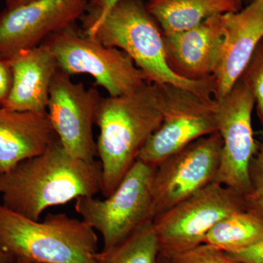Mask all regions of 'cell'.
Returning <instances> with one entry per match:
<instances>
[{"mask_svg": "<svg viewBox=\"0 0 263 263\" xmlns=\"http://www.w3.org/2000/svg\"><path fill=\"white\" fill-rule=\"evenodd\" d=\"M155 169L138 160L110 196L104 200L94 196L76 199V212L84 222L100 232L102 250L112 248L143 224L153 221Z\"/></svg>", "mask_w": 263, "mask_h": 263, "instance_id": "obj_6", "label": "cell"}, {"mask_svg": "<svg viewBox=\"0 0 263 263\" xmlns=\"http://www.w3.org/2000/svg\"><path fill=\"white\" fill-rule=\"evenodd\" d=\"M101 100L95 88L86 89L60 69L52 80L48 117L62 146L76 158L91 162L98 155L93 126Z\"/></svg>", "mask_w": 263, "mask_h": 263, "instance_id": "obj_11", "label": "cell"}, {"mask_svg": "<svg viewBox=\"0 0 263 263\" xmlns=\"http://www.w3.org/2000/svg\"><path fill=\"white\" fill-rule=\"evenodd\" d=\"M167 259L171 263H241L224 251L206 243Z\"/></svg>", "mask_w": 263, "mask_h": 263, "instance_id": "obj_22", "label": "cell"}, {"mask_svg": "<svg viewBox=\"0 0 263 263\" xmlns=\"http://www.w3.org/2000/svg\"><path fill=\"white\" fill-rule=\"evenodd\" d=\"M216 101L217 131L222 140L220 165L214 182L245 195L248 193L249 170L258 146L254 138V100L240 80Z\"/></svg>", "mask_w": 263, "mask_h": 263, "instance_id": "obj_10", "label": "cell"}, {"mask_svg": "<svg viewBox=\"0 0 263 263\" xmlns=\"http://www.w3.org/2000/svg\"><path fill=\"white\" fill-rule=\"evenodd\" d=\"M248 193L243 195L246 209L263 219V141L251 162Z\"/></svg>", "mask_w": 263, "mask_h": 263, "instance_id": "obj_21", "label": "cell"}, {"mask_svg": "<svg viewBox=\"0 0 263 263\" xmlns=\"http://www.w3.org/2000/svg\"><path fill=\"white\" fill-rule=\"evenodd\" d=\"M57 138L47 112L0 108V174L41 155Z\"/></svg>", "mask_w": 263, "mask_h": 263, "instance_id": "obj_16", "label": "cell"}, {"mask_svg": "<svg viewBox=\"0 0 263 263\" xmlns=\"http://www.w3.org/2000/svg\"><path fill=\"white\" fill-rule=\"evenodd\" d=\"M222 41L221 15L187 30L164 34L166 62L174 74L185 80L209 79L215 71Z\"/></svg>", "mask_w": 263, "mask_h": 263, "instance_id": "obj_14", "label": "cell"}, {"mask_svg": "<svg viewBox=\"0 0 263 263\" xmlns=\"http://www.w3.org/2000/svg\"><path fill=\"white\" fill-rule=\"evenodd\" d=\"M251 1H252V0H243V3H245V4L247 5L250 3Z\"/></svg>", "mask_w": 263, "mask_h": 263, "instance_id": "obj_30", "label": "cell"}, {"mask_svg": "<svg viewBox=\"0 0 263 263\" xmlns=\"http://www.w3.org/2000/svg\"><path fill=\"white\" fill-rule=\"evenodd\" d=\"M221 151L222 140L216 132L190 143L155 167L152 180L154 219L214 182Z\"/></svg>", "mask_w": 263, "mask_h": 263, "instance_id": "obj_9", "label": "cell"}, {"mask_svg": "<svg viewBox=\"0 0 263 263\" xmlns=\"http://www.w3.org/2000/svg\"><path fill=\"white\" fill-rule=\"evenodd\" d=\"M26 261V260H25ZM27 262L28 263H37V262H28V261H27Z\"/></svg>", "mask_w": 263, "mask_h": 263, "instance_id": "obj_31", "label": "cell"}, {"mask_svg": "<svg viewBox=\"0 0 263 263\" xmlns=\"http://www.w3.org/2000/svg\"><path fill=\"white\" fill-rule=\"evenodd\" d=\"M0 263H15V259L0 249Z\"/></svg>", "mask_w": 263, "mask_h": 263, "instance_id": "obj_27", "label": "cell"}, {"mask_svg": "<svg viewBox=\"0 0 263 263\" xmlns=\"http://www.w3.org/2000/svg\"><path fill=\"white\" fill-rule=\"evenodd\" d=\"M13 83V71L10 60L0 58V108L9 97Z\"/></svg>", "mask_w": 263, "mask_h": 263, "instance_id": "obj_24", "label": "cell"}, {"mask_svg": "<svg viewBox=\"0 0 263 263\" xmlns=\"http://www.w3.org/2000/svg\"><path fill=\"white\" fill-rule=\"evenodd\" d=\"M160 247L153 221L143 224L117 245L96 254L98 263H158Z\"/></svg>", "mask_w": 263, "mask_h": 263, "instance_id": "obj_19", "label": "cell"}, {"mask_svg": "<svg viewBox=\"0 0 263 263\" xmlns=\"http://www.w3.org/2000/svg\"><path fill=\"white\" fill-rule=\"evenodd\" d=\"M88 0H35L0 12V58L11 60L37 47L45 40L86 13Z\"/></svg>", "mask_w": 263, "mask_h": 263, "instance_id": "obj_12", "label": "cell"}, {"mask_svg": "<svg viewBox=\"0 0 263 263\" xmlns=\"http://www.w3.org/2000/svg\"><path fill=\"white\" fill-rule=\"evenodd\" d=\"M0 249L31 262L98 263V238L82 219L50 214L34 221L0 203Z\"/></svg>", "mask_w": 263, "mask_h": 263, "instance_id": "obj_4", "label": "cell"}, {"mask_svg": "<svg viewBox=\"0 0 263 263\" xmlns=\"http://www.w3.org/2000/svg\"><path fill=\"white\" fill-rule=\"evenodd\" d=\"M15 263H28L27 261L22 259H15Z\"/></svg>", "mask_w": 263, "mask_h": 263, "instance_id": "obj_29", "label": "cell"}, {"mask_svg": "<svg viewBox=\"0 0 263 263\" xmlns=\"http://www.w3.org/2000/svg\"><path fill=\"white\" fill-rule=\"evenodd\" d=\"M33 1H35V0H5L6 8H9V9L28 4Z\"/></svg>", "mask_w": 263, "mask_h": 263, "instance_id": "obj_26", "label": "cell"}, {"mask_svg": "<svg viewBox=\"0 0 263 263\" xmlns=\"http://www.w3.org/2000/svg\"><path fill=\"white\" fill-rule=\"evenodd\" d=\"M43 43L51 48L60 70L91 76L109 96L127 95L147 82L127 53L90 37L77 23L48 36Z\"/></svg>", "mask_w": 263, "mask_h": 263, "instance_id": "obj_5", "label": "cell"}, {"mask_svg": "<svg viewBox=\"0 0 263 263\" xmlns=\"http://www.w3.org/2000/svg\"><path fill=\"white\" fill-rule=\"evenodd\" d=\"M243 209V195L220 183H210L155 218L160 255L169 259L202 245L219 221Z\"/></svg>", "mask_w": 263, "mask_h": 263, "instance_id": "obj_7", "label": "cell"}, {"mask_svg": "<svg viewBox=\"0 0 263 263\" xmlns=\"http://www.w3.org/2000/svg\"><path fill=\"white\" fill-rule=\"evenodd\" d=\"M163 98L159 85L146 82L127 95L102 98L97 116V151L103 171L101 193L110 196L138 160L160 127Z\"/></svg>", "mask_w": 263, "mask_h": 263, "instance_id": "obj_2", "label": "cell"}, {"mask_svg": "<svg viewBox=\"0 0 263 263\" xmlns=\"http://www.w3.org/2000/svg\"><path fill=\"white\" fill-rule=\"evenodd\" d=\"M122 0H88L86 13L81 18V28L89 34L105 18L110 10Z\"/></svg>", "mask_w": 263, "mask_h": 263, "instance_id": "obj_23", "label": "cell"}, {"mask_svg": "<svg viewBox=\"0 0 263 263\" xmlns=\"http://www.w3.org/2000/svg\"><path fill=\"white\" fill-rule=\"evenodd\" d=\"M228 254L241 263H263V239L249 248Z\"/></svg>", "mask_w": 263, "mask_h": 263, "instance_id": "obj_25", "label": "cell"}, {"mask_svg": "<svg viewBox=\"0 0 263 263\" xmlns=\"http://www.w3.org/2000/svg\"><path fill=\"white\" fill-rule=\"evenodd\" d=\"M100 162L70 155L57 138L41 155L0 174L2 205L39 221L46 209L101 193Z\"/></svg>", "mask_w": 263, "mask_h": 263, "instance_id": "obj_1", "label": "cell"}, {"mask_svg": "<svg viewBox=\"0 0 263 263\" xmlns=\"http://www.w3.org/2000/svg\"><path fill=\"white\" fill-rule=\"evenodd\" d=\"M223 41L214 72V100L224 98L239 80L263 38V0L221 15Z\"/></svg>", "mask_w": 263, "mask_h": 263, "instance_id": "obj_13", "label": "cell"}, {"mask_svg": "<svg viewBox=\"0 0 263 263\" xmlns=\"http://www.w3.org/2000/svg\"><path fill=\"white\" fill-rule=\"evenodd\" d=\"M161 86L163 118L151 136L138 160L152 167L202 137L217 131L216 101L174 86Z\"/></svg>", "mask_w": 263, "mask_h": 263, "instance_id": "obj_8", "label": "cell"}, {"mask_svg": "<svg viewBox=\"0 0 263 263\" xmlns=\"http://www.w3.org/2000/svg\"><path fill=\"white\" fill-rule=\"evenodd\" d=\"M158 263H171L169 262L168 260H167V259L164 258V257H161L160 255V257H159V260Z\"/></svg>", "mask_w": 263, "mask_h": 263, "instance_id": "obj_28", "label": "cell"}, {"mask_svg": "<svg viewBox=\"0 0 263 263\" xmlns=\"http://www.w3.org/2000/svg\"><path fill=\"white\" fill-rule=\"evenodd\" d=\"M243 0H147V10L164 34L193 28L216 15L243 8Z\"/></svg>", "mask_w": 263, "mask_h": 263, "instance_id": "obj_17", "label": "cell"}, {"mask_svg": "<svg viewBox=\"0 0 263 263\" xmlns=\"http://www.w3.org/2000/svg\"><path fill=\"white\" fill-rule=\"evenodd\" d=\"M263 239V219L243 209L219 221L208 233L203 243L227 253H235Z\"/></svg>", "mask_w": 263, "mask_h": 263, "instance_id": "obj_18", "label": "cell"}, {"mask_svg": "<svg viewBox=\"0 0 263 263\" xmlns=\"http://www.w3.org/2000/svg\"><path fill=\"white\" fill-rule=\"evenodd\" d=\"M13 83L3 108L47 112L52 80L59 70L56 58L46 44L18 53L10 60Z\"/></svg>", "mask_w": 263, "mask_h": 263, "instance_id": "obj_15", "label": "cell"}, {"mask_svg": "<svg viewBox=\"0 0 263 263\" xmlns=\"http://www.w3.org/2000/svg\"><path fill=\"white\" fill-rule=\"evenodd\" d=\"M88 35L105 46L119 48L144 73L147 82L174 85L204 98H214V76L198 81L185 80L166 62L164 34L147 10L144 0H122L114 5Z\"/></svg>", "mask_w": 263, "mask_h": 263, "instance_id": "obj_3", "label": "cell"}, {"mask_svg": "<svg viewBox=\"0 0 263 263\" xmlns=\"http://www.w3.org/2000/svg\"><path fill=\"white\" fill-rule=\"evenodd\" d=\"M239 80L253 97L257 117L263 127V38Z\"/></svg>", "mask_w": 263, "mask_h": 263, "instance_id": "obj_20", "label": "cell"}]
</instances>
